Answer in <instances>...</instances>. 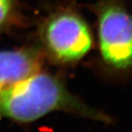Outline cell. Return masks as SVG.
Returning <instances> with one entry per match:
<instances>
[{
	"instance_id": "5",
	"label": "cell",
	"mask_w": 132,
	"mask_h": 132,
	"mask_svg": "<svg viewBox=\"0 0 132 132\" xmlns=\"http://www.w3.org/2000/svg\"><path fill=\"white\" fill-rule=\"evenodd\" d=\"M15 10V0H0V31L10 23Z\"/></svg>"
},
{
	"instance_id": "3",
	"label": "cell",
	"mask_w": 132,
	"mask_h": 132,
	"mask_svg": "<svg viewBox=\"0 0 132 132\" xmlns=\"http://www.w3.org/2000/svg\"><path fill=\"white\" fill-rule=\"evenodd\" d=\"M102 61L116 72L132 68V15L119 0H101L96 6Z\"/></svg>"
},
{
	"instance_id": "2",
	"label": "cell",
	"mask_w": 132,
	"mask_h": 132,
	"mask_svg": "<svg viewBox=\"0 0 132 132\" xmlns=\"http://www.w3.org/2000/svg\"><path fill=\"white\" fill-rule=\"evenodd\" d=\"M40 39L46 54L61 64L79 61L93 45L87 22L71 10L56 11L47 17L41 27Z\"/></svg>"
},
{
	"instance_id": "1",
	"label": "cell",
	"mask_w": 132,
	"mask_h": 132,
	"mask_svg": "<svg viewBox=\"0 0 132 132\" xmlns=\"http://www.w3.org/2000/svg\"><path fill=\"white\" fill-rule=\"evenodd\" d=\"M55 111L112 122L104 113L74 96L61 78L45 72H37L0 91V119L27 124Z\"/></svg>"
},
{
	"instance_id": "4",
	"label": "cell",
	"mask_w": 132,
	"mask_h": 132,
	"mask_svg": "<svg viewBox=\"0 0 132 132\" xmlns=\"http://www.w3.org/2000/svg\"><path fill=\"white\" fill-rule=\"evenodd\" d=\"M43 55L36 48L0 51V91L40 71Z\"/></svg>"
}]
</instances>
